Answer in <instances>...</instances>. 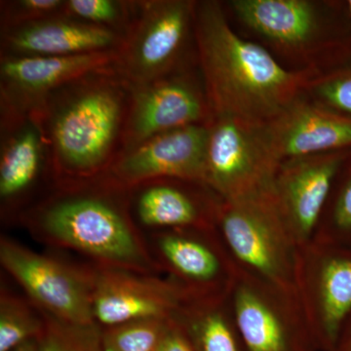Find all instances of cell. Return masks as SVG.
<instances>
[{
    "mask_svg": "<svg viewBox=\"0 0 351 351\" xmlns=\"http://www.w3.org/2000/svg\"><path fill=\"white\" fill-rule=\"evenodd\" d=\"M262 129L280 162L351 149V119L320 105L306 93Z\"/></svg>",
    "mask_w": 351,
    "mask_h": 351,
    "instance_id": "obj_19",
    "label": "cell"
},
{
    "mask_svg": "<svg viewBox=\"0 0 351 351\" xmlns=\"http://www.w3.org/2000/svg\"><path fill=\"white\" fill-rule=\"evenodd\" d=\"M245 27L302 69L326 73L351 64V20L345 1L232 0Z\"/></svg>",
    "mask_w": 351,
    "mask_h": 351,
    "instance_id": "obj_4",
    "label": "cell"
},
{
    "mask_svg": "<svg viewBox=\"0 0 351 351\" xmlns=\"http://www.w3.org/2000/svg\"><path fill=\"white\" fill-rule=\"evenodd\" d=\"M43 315L45 326L38 339V351H101L98 325L75 326Z\"/></svg>",
    "mask_w": 351,
    "mask_h": 351,
    "instance_id": "obj_26",
    "label": "cell"
},
{
    "mask_svg": "<svg viewBox=\"0 0 351 351\" xmlns=\"http://www.w3.org/2000/svg\"><path fill=\"white\" fill-rule=\"evenodd\" d=\"M1 55L73 56L110 52L119 47L123 32L88 24L64 14L1 29Z\"/></svg>",
    "mask_w": 351,
    "mask_h": 351,
    "instance_id": "obj_20",
    "label": "cell"
},
{
    "mask_svg": "<svg viewBox=\"0 0 351 351\" xmlns=\"http://www.w3.org/2000/svg\"><path fill=\"white\" fill-rule=\"evenodd\" d=\"M1 3V29H6L64 14L66 0H16Z\"/></svg>",
    "mask_w": 351,
    "mask_h": 351,
    "instance_id": "obj_28",
    "label": "cell"
},
{
    "mask_svg": "<svg viewBox=\"0 0 351 351\" xmlns=\"http://www.w3.org/2000/svg\"><path fill=\"white\" fill-rule=\"evenodd\" d=\"M207 126L205 184L225 201L271 191L281 162L262 125L234 117H212Z\"/></svg>",
    "mask_w": 351,
    "mask_h": 351,
    "instance_id": "obj_8",
    "label": "cell"
},
{
    "mask_svg": "<svg viewBox=\"0 0 351 351\" xmlns=\"http://www.w3.org/2000/svg\"><path fill=\"white\" fill-rule=\"evenodd\" d=\"M216 230L239 271L297 295L298 246L279 216L271 191L223 200Z\"/></svg>",
    "mask_w": 351,
    "mask_h": 351,
    "instance_id": "obj_5",
    "label": "cell"
},
{
    "mask_svg": "<svg viewBox=\"0 0 351 351\" xmlns=\"http://www.w3.org/2000/svg\"><path fill=\"white\" fill-rule=\"evenodd\" d=\"M17 221L40 243L75 252L93 265L160 274L132 215L129 189L108 173L83 181L54 182Z\"/></svg>",
    "mask_w": 351,
    "mask_h": 351,
    "instance_id": "obj_1",
    "label": "cell"
},
{
    "mask_svg": "<svg viewBox=\"0 0 351 351\" xmlns=\"http://www.w3.org/2000/svg\"><path fill=\"white\" fill-rule=\"evenodd\" d=\"M11 351H38V339H31Z\"/></svg>",
    "mask_w": 351,
    "mask_h": 351,
    "instance_id": "obj_31",
    "label": "cell"
},
{
    "mask_svg": "<svg viewBox=\"0 0 351 351\" xmlns=\"http://www.w3.org/2000/svg\"><path fill=\"white\" fill-rule=\"evenodd\" d=\"M207 124L159 134L117 157L108 174L127 189L156 179L205 184Z\"/></svg>",
    "mask_w": 351,
    "mask_h": 351,
    "instance_id": "obj_16",
    "label": "cell"
},
{
    "mask_svg": "<svg viewBox=\"0 0 351 351\" xmlns=\"http://www.w3.org/2000/svg\"><path fill=\"white\" fill-rule=\"evenodd\" d=\"M154 351H195L181 328L172 319L168 321L158 345Z\"/></svg>",
    "mask_w": 351,
    "mask_h": 351,
    "instance_id": "obj_29",
    "label": "cell"
},
{
    "mask_svg": "<svg viewBox=\"0 0 351 351\" xmlns=\"http://www.w3.org/2000/svg\"><path fill=\"white\" fill-rule=\"evenodd\" d=\"M0 263L46 315L75 326L97 325L91 263L75 265L38 253L6 235L0 239Z\"/></svg>",
    "mask_w": 351,
    "mask_h": 351,
    "instance_id": "obj_7",
    "label": "cell"
},
{
    "mask_svg": "<svg viewBox=\"0 0 351 351\" xmlns=\"http://www.w3.org/2000/svg\"><path fill=\"white\" fill-rule=\"evenodd\" d=\"M129 101V83L110 69L60 88L32 113L47 143L52 184L108 173L121 152Z\"/></svg>",
    "mask_w": 351,
    "mask_h": 351,
    "instance_id": "obj_3",
    "label": "cell"
},
{
    "mask_svg": "<svg viewBox=\"0 0 351 351\" xmlns=\"http://www.w3.org/2000/svg\"><path fill=\"white\" fill-rule=\"evenodd\" d=\"M168 321H134L100 327L101 351H154Z\"/></svg>",
    "mask_w": 351,
    "mask_h": 351,
    "instance_id": "obj_24",
    "label": "cell"
},
{
    "mask_svg": "<svg viewBox=\"0 0 351 351\" xmlns=\"http://www.w3.org/2000/svg\"><path fill=\"white\" fill-rule=\"evenodd\" d=\"M115 51L73 56L1 55V119L38 112L60 88L91 73L114 69Z\"/></svg>",
    "mask_w": 351,
    "mask_h": 351,
    "instance_id": "obj_13",
    "label": "cell"
},
{
    "mask_svg": "<svg viewBox=\"0 0 351 351\" xmlns=\"http://www.w3.org/2000/svg\"><path fill=\"white\" fill-rule=\"evenodd\" d=\"M195 45L212 117L267 123L306 91L319 73L286 69L260 44L232 29L225 4L196 1Z\"/></svg>",
    "mask_w": 351,
    "mask_h": 351,
    "instance_id": "obj_2",
    "label": "cell"
},
{
    "mask_svg": "<svg viewBox=\"0 0 351 351\" xmlns=\"http://www.w3.org/2000/svg\"><path fill=\"white\" fill-rule=\"evenodd\" d=\"M350 152L298 157L279 166L272 184V199L298 248L313 241L332 182Z\"/></svg>",
    "mask_w": 351,
    "mask_h": 351,
    "instance_id": "obj_15",
    "label": "cell"
},
{
    "mask_svg": "<svg viewBox=\"0 0 351 351\" xmlns=\"http://www.w3.org/2000/svg\"><path fill=\"white\" fill-rule=\"evenodd\" d=\"M335 351H351V313L341 330Z\"/></svg>",
    "mask_w": 351,
    "mask_h": 351,
    "instance_id": "obj_30",
    "label": "cell"
},
{
    "mask_svg": "<svg viewBox=\"0 0 351 351\" xmlns=\"http://www.w3.org/2000/svg\"><path fill=\"white\" fill-rule=\"evenodd\" d=\"M136 1L66 0L64 14L88 24L125 34L135 13Z\"/></svg>",
    "mask_w": 351,
    "mask_h": 351,
    "instance_id": "obj_25",
    "label": "cell"
},
{
    "mask_svg": "<svg viewBox=\"0 0 351 351\" xmlns=\"http://www.w3.org/2000/svg\"><path fill=\"white\" fill-rule=\"evenodd\" d=\"M92 265V311L105 328L142 320L172 318L188 295L168 278Z\"/></svg>",
    "mask_w": 351,
    "mask_h": 351,
    "instance_id": "obj_14",
    "label": "cell"
},
{
    "mask_svg": "<svg viewBox=\"0 0 351 351\" xmlns=\"http://www.w3.org/2000/svg\"><path fill=\"white\" fill-rule=\"evenodd\" d=\"M228 301L245 351H319L297 295L239 270Z\"/></svg>",
    "mask_w": 351,
    "mask_h": 351,
    "instance_id": "obj_10",
    "label": "cell"
},
{
    "mask_svg": "<svg viewBox=\"0 0 351 351\" xmlns=\"http://www.w3.org/2000/svg\"><path fill=\"white\" fill-rule=\"evenodd\" d=\"M346 11H348V16H350L351 20V0H346L345 1Z\"/></svg>",
    "mask_w": 351,
    "mask_h": 351,
    "instance_id": "obj_32",
    "label": "cell"
},
{
    "mask_svg": "<svg viewBox=\"0 0 351 351\" xmlns=\"http://www.w3.org/2000/svg\"><path fill=\"white\" fill-rule=\"evenodd\" d=\"M160 274L189 297H228L239 269L216 228L145 233Z\"/></svg>",
    "mask_w": 351,
    "mask_h": 351,
    "instance_id": "obj_11",
    "label": "cell"
},
{
    "mask_svg": "<svg viewBox=\"0 0 351 351\" xmlns=\"http://www.w3.org/2000/svg\"><path fill=\"white\" fill-rule=\"evenodd\" d=\"M196 0L136 1L135 13L115 51L117 73L130 85L144 84L186 68L195 45Z\"/></svg>",
    "mask_w": 351,
    "mask_h": 351,
    "instance_id": "obj_6",
    "label": "cell"
},
{
    "mask_svg": "<svg viewBox=\"0 0 351 351\" xmlns=\"http://www.w3.org/2000/svg\"><path fill=\"white\" fill-rule=\"evenodd\" d=\"M133 218L144 233L216 228L223 199L203 182L156 179L129 189Z\"/></svg>",
    "mask_w": 351,
    "mask_h": 351,
    "instance_id": "obj_18",
    "label": "cell"
},
{
    "mask_svg": "<svg viewBox=\"0 0 351 351\" xmlns=\"http://www.w3.org/2000/svg\"><path fill=\"white\" fill-rule=\"evenodd\" d=\"M45 180L52 184L47 143L38 117L1 119V218L17 221Z\"/></svg>",
    "mask_w": 351,
    "mask_h": 351,
    "instance_id": "obj_17",
    "label": "cell"
},
{
    "mask_svg": "<svg viewBox=\"0 0 351 351\" xmlns=\"http://www.w3.org/2000/svg\"><path fill=\"white\" fill-rule=\"evenodd\" d=\"M129 87L130 101L121 152L159 134L208 124L212 119L202 77L189 66L154 82Z\"/></svg>",
    "mask_w": 351,
    "mask_h": 351,
    "instance_id": "obj_12",
    "label": "cell"
},
{
    "mask_svg": "<svg viewBox=\"0 0 351 351\" xmlns=\"http://www.w3.org/2000/svg\"><path fill=\"white\" fill-rule=\"evenodd\" d=\"M304 93L320 105L351 119V64L314 75Z\"/></svg>",
    "mask_w": 351,
    "mask_h": 351,
    "instance_id": "obj_27",
    "label": "cell"
},
{
    "mask_svg": "<svg viewBox=\"0 0 351 351\" xmlns=\"http://www.w3.org/2000/svg\"><path fill=\"white\" fill-rule=\"evenodd\" d=\"M45 326L40 309L29 299L9 292L0 293V351H11L38 339Z\"/></svg>",
    "mask_w": 351,
    "mask_h": 351,
    "instance_id": "obj_23",
    "label": "cell"
},
{
    "mask_svg": "<svg viewBox=\"0 0 351 351\" xmlns=\"http://www.w3.org/2000/svg\"><path fill=\"white\" fill-rule=\"evenodd\" d=\"M295 293L319 351H335L351 313V247L309 242L298 248Z\"/></svg>",
    "mask_w": 351,
    "mask_h": 351,
    "instance_id": "obj_9",
    "label": "cell"
},
{
    "mask_svg": "<svg viewBox=\"0 0 351 351\" xmlns=\"http://www.w3.org/2000/svg\"><path fill=\"white\" fill-rule=\"evenodd\" d=\"M313 240L351 247V152L332 182Z\"/></svg>",
    "mask_w": 351,
    "mask_h": 351,
    "instance_id": "obj_22",
    "label": "cell"
},
{
    "mask_svg": "<svg viewBox=\"0 0 351 351\" xmlns=\"http://www.w3.org/2000/svg\"><path fill=\"white\" fill-rule=\"evenodd\" d=\"M171 319L195 351H245L228 297L188 295Z\"/></svg>",
    "mask_w": 351,
    "mask_h": 351,
    "instance_id": "obj_21",
    "label": "cell"
}]
</instances>
